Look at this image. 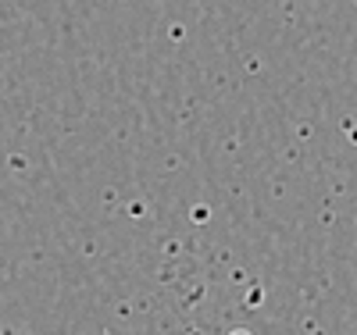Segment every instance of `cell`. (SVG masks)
Segmentation results:
<instances>
[{
    "label": "cell",
    "mask_w": 357,
    "mask_h": 335,
    "mask_svg": "<svg viewBox=\"0 0 357 335\" xmlns=\"http://www.w3.org/2000/svg\"><path fill=\"white\" fill-rule=\"evenodd\" d=\"M0 335H25V332H0Z\"/></svg>",
    "instance_id": "1"
}]
</instances>
